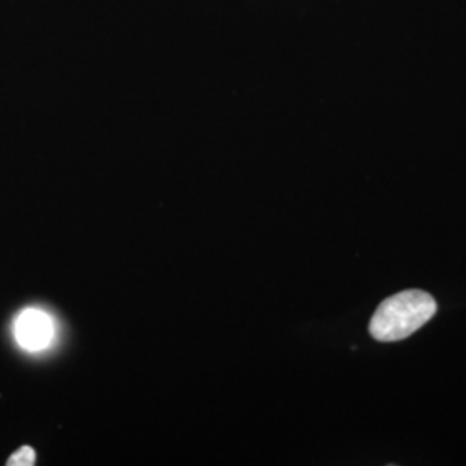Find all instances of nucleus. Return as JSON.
<instances>
[{"instance_id":"1","label":"nucleus","mask_w":466,"mask_h":466,"mask_svg":"<svg viewBox=\"0 0 466 466\" xmlns=\"http://www.w3.org/2000/svg\"><path fill=\"white\" fill-rule=\"evenodd\" d=\"M437 313V302L423 290H404L383 300L370 319V333L379 342H398L425 327Z\"/></svg>"},{"instance_id":"2","label":"nucleus","mask_w":466,"mask_h":466,"mask_svg":"<svg viewBox=\"0 0 466 466\" xmlns=\"http://www.w3.org/2000/svg\"><path fill=\"white\" fill-rule=\"evenodd\" d=\"M17 342L26 350H46L54 337V325L47 313L40 309H25L15 325Z\"/></svg>"},{"instance_id":"3","label":"nucleus","mask_w":466,"mask_h":466,"mask_svg":"<svg viewBox=\"0 0 466 466\" xmlns=\"http://www.w3.org/2000/svg\"><path fill=\"white\" fill-rule=\"evenodd\" d=\"M35 463H36V452L30 446H23L7 460V466H32Z\"/></svg>"}]
</instances>
